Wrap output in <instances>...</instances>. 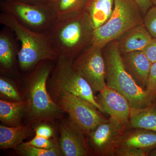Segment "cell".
Returning a JSON list of instances; mask_svg holds the SVG:
<instances>
[{"label": "cell", "instance_id": "6da1fadb", "mask_svg": "<svg viewBox=\"0 0 156 156\" xmlns=\"http://www.w3.org/2000/svg\"><path fill=\"white\" fill-rule=\"evenodd\" d=\"M93 30L83 11L56 18L47 32L58 56L74 60L92 44Z\"/></svg>", "mask_w": 156, "mask_h": 156}, {"label": "cell", "instance_id": "7a4b0ae2", "mask_svg": "<svg viewBox=\"0 0 156 156\" xmlns=\"http://www.w3.org/2000/svg\"><path fill=\"white\" fill-rule=\"evenodd\" d=\"M52 61L41 62L25 80V115L31 123L54 120L62 111L47 90V82L53 70Z\"/></svg>", "mask_w": 156, "mask_h": 156}, {"label": "cell", "instance_id": "3957f363", "mask_svg": "<svg viewBox=\"0 0 156 156\" xmlns=\"http://www.w3.org/2000/svg\"><path fill=\"white\" fill-rule=\"evenodd\" d=\"M0 23L14 32L20 42L17 55L20 67L23 71L31 70L44 60H57L58 55L48 32H37L26 28L10 14L2 12Z\"/></svg>", "mask_w": 156, "mask_h": 156}, {"label": "cell", "instance_id": "277c9868", "mask_svg": "<svg viewBox=\"0 0 156 156\" xmlns=\"http://www.w3.org/2000/svg\"><path fill=\"white\" fill-rule=\"evenodd\" d=\"M103 49L107 86L126 97L132 108H143L153 102L145 89L138 86L125 68L118 40L109 43Z\"/></svg>", "mask_w": 156, "mask_h": 156}, {"label": "cell", "instance_id": "5b68a950", "mask_svg": "<svg viewBox=\"0 0 156 156\" xmlns=\"http://www.w3.org/2000/svg\"><path fill=\"white\" fill-rule=\"evenodd\" d=\"M143 23V14L134 0H115L110 18L93 30L92 44L103 49L110 42L119 40L131 28Z\"/></svg>", "mask_w": 156, "mask_h": 156}, {"label": "cell", "instance_id": "8992f818", "mask_svg": "<svg viewBox=\"0 0 156 156\" xmlns=\"http://www.w3.org/2000/svg\"><path fill=\"white\" fill-rule=\"evenodd\" d=\"M56 61L49 84L52 96L56 98L61 92H69L90 102L99 111L105 112L103 108L95 98L91 86L74 69L73 60L59 56Z\"/></svg>", "mask_w": 156, "mask_h": 156}, {"label": "cell", "instance_id": "52a82bcc", "mask_svg": "<svg viewBox=\"0 0 156 156\" xmlns=\"http://www.w3.org/2000/svg\"><path fill=\"white\" fill-rule=\"evenodd\" d=\"M2 12L12 15L21 24L31 30L45 32L56 19L47 3L32 4L5 1L2 5Z\"/></svg>", "mask_w": 156, "mask_h": 156}, {"label": "cell", "instance_id": "ba28073f", "mask_svg": "<svg viewBox=\"0 0 156 156\" xmlns=\"http://www.w3.org/2000/svg\"><path fill=\"white\" fill-rule=\"evenodd\" d=\"M55 99L62 111L86 135L106 119L92 104L69 92H61Z\"/></svg>", "mask_w": 156, "mask_h": 156}, {"label": "cell", "instance_id": "9c48e42d", "mask_svg": "<svg viewBox=\"0 0 156 156\" xmlns=\"http://www.w3.org/2000/svg\"><path fill=\"white\" fill-rule=\"evenodd\" d=\"M73 65L75 70L91 86L93 92H100L107 87L102 48L90 45L74 59Z\"/></svg>", "mask_w": 156, "mask_h": 156}, {"label": "cell", "instance_id": "30bf717a", "mask_svg": "<svg viewBox=\"0 0 156 156\" xmlns=\"http://www.w3.org/2000/svg\"><path fill=\"white\" fill-rule=\"evenodd\" d=\"M128 127L111 118L106 119L87 135L93 153L98 156H114L115 149Z\"/></svg>", "mask_w": 156, "mask_h": 156}, {"label": "cell", "instance_id": "8fae6325", "mask_svg": "<svg viewBox=\"0 0 156 156\" xmlns=\"http://www.w3.org/2000/svg\"><path fill=\"white\" fill-rule=\"evenodd\" d=\"M60 133L59 150L62 155L87 156L94 154L86 134L70 119L62 122Z\"/></svg>", "mask_w": 156, "mask_h": 156}, {"label": "cell", "instance_id": "7c38bea8", "mask_svg": "<svg viewBox=\"0 0 156 156\" xmlns=\"http://www.w3.org/2000/svg\"><path fill=\"white\" fill-rule=\"evenodd\" d=\"M97 100L105 112L108 114L110 118L122 125L129 127L131 108L124 95L107 86L99 92Z\"/></svg>", "mask_w": 156, "mask_h": 156}, {"label": "cell", "instance_id": "4fadbf2b", "mask_svg": "<svg viewBox=\"0 0 156 156\" xmlns=\"http://www.w3.org/2000/svg\"><path fill=\"white\" fill-rule=\"evenodd\" d=\"M125 68L138 86L145 89L151 66L143 51L121 53Z\"/></svg>", "mask_w": 156, "mask_h": 156}, {"label": "cell", "instance_id": "5bb4252c", "mask_svg": "<svg viewBox=\"0 0 156 156\" xmlns=\"http://www.w3.org/2000/svg\"><path fill=\"white\" fill-rule=\"evenodd\" d=\"M152 38L144 23L136 26L118 40L119 50L121 53L143 51L150 43Z\"/></svg>", "mask_w": 156, "mask_h": 156}, {"label": "cell", "instance_id": "9a60e30c", "mask_svg": "<svg viewBox=\"0 0 156 156\" xmlns=\"http://www.w3.org/2000/svg\"><path fill=\"white\" fill-rule=\"evenodd\" d=\"M132 128L131 131L126 130L120 139L117 147H128L150 152L156 147V131Z\"/></svg>", "mask_w": 156, "mask_h": 156}, {"label": "cell", "instance_id": "2e32d148", "mask_svg": "<svg viewBox=\"0 0 156 156\" xmlns=\"http://www.w3.org/2000/svg\"><path fill=\"white\" fill-rule=\"evenodd\" d=\"M114 2L115 0H87L83 11L88 15L94 30L108 20Z\"/></svg>", "mask_w": 156, "mask_h": 156}, {"label": "cell", "instance_id": "e0dca14e", "mask_svg": "<svg viewBox=\"0 0 156 156\" xmlns=\"http://www.w3.org/2000/svg\"><path fill=\"white\" fill-rule=\"evenodd\" d=\"M30 124L15 127L0 126V147L1 149L15 148L23 143L31 133Z\"/></svg>", "mask_w": 156, "mask_h": 156}, {"label": "cell", "instance_id": "ac0fdd59", "mask_svg": "<svg viewBox=\"0 0 156 156\" xmlns=\"http://www.w3.org/2000/svg\"><path fill=\"white\" fill-rule=\"evenodd\" d=\"M129 127L156 132V103L140 108H131Z\"/></svg>", "mask_w": 156, "mask_h": 156}, {"label": "cell", "instance_id": "d6986e66", "mask_svg": "<svg viewBox=\"0 0 156 156\" xmlns=\"http://www.w3.org/2000/svg\"><path fill=\"white\" fill-rule=\"evenodd\" d=\"M26 104L24 100L7 101L0 100V120L6 125L15 127L21 125V119L25 115Z\"/></svg>", "mask_w": 156, "mask_h": 156}, {"label": "cell", "instance_id": "ffe728a7", "mask_svg": "<svg viewBox=\"0 0 156 156\" xmlns=\"http://www.w3.org/2000/svg\"><path fill=\"white\" fill-rule=\"evenodd\" d=\"M17 52L16 44L9 31L3 29L0 33V65L2 69L11 71L13 68Z\"/></svg>", "mask_w": 156, "mask_h": 156}, {"label": "cell", "instance_id": "44dd1931", "mask_svg": "<svg viewBox=\"0 0 156 156\" xmlns=\"http://www.w3.org/2000/svg\"><path fill=\"white\" fill-rule=\"evenodd\" d=\"M87 2V0H48L47 4L58 18L83 12Z\"/></svg>", "mask_w": 156, "mask_h": 156}, {"label": "cell", "instance_id": "7402d4cb", "mask_svg": "<svg viewBox=\"0 0 156 156\" xmlns=\"http://www.w3.org/2000/svg\"><path fill=\"white\" fill-rule=\"evenodd\" d=\"M20 154L24 156H61L58 147L50 149L40 148L23 143L15 148Z\"/></svg>", "mask_w": 156, "mask_h": 156}, {"label": "cell", "instance_id": "603a6c76", "mask_svg": "<svg viewBox=\"0 0 156 156\" xmlns=\"http://www.w3.org/2000/svg\"><path fill=\"white\" fill-rule=\"evenodd\" d=\"M0 93L1 96L12 101L23 100L16 86L10 79L3 76L0 78Z\"/></svg>", "mask_w": 156, "mask_h": 156}, {"label": "cell", "instance_id": "cb8c5ba5", "mask_svg": "<svg viewBox=\"0 0 156 156\" xmlns=\"http://www.w3.org/2000/svg\"><path fill=\"white\" fill-rule=\"evenodd\" d=\"M144 24L153 38H156V6H153L144 16Z\"/></svg>", "mask_w": 156, "mask_h": 156}, {"label": "cell", "instance_id": "d4e9b609", "mask_svg": "<svg viewBox=\"0 0 156 156\" xmlns=\"http://www.w3.org/2000/svg\"><path fill=\"white\" fill-rule=\"evenodd\" d=\"M145 90L154 101L156 96V61L151 66Z\"/></svg>", "mask_w": 156, "mask_h": 156}, {"label": "cell", "instance_id": "484cf974", "mask_svg": "<svg viewBox=\"0 0 156 156\" xmlns=\"http://www.w3.org/2000/svg\"><path fill=\"white\" fill-rule=\"evenodd\" d=\"M150 151L128 147H118L115 149L114 156H146Z\"/></svg>", "mask_w": 156, "mask_h": 156}, {"label": "cell", "instance_id": "4316f807", "mask_svg": "<svg viewBox=\"0 0 156 156\" xmlns=\"http://www.w3.org/2000/svg\"><path fill=\"white\" fill-rule=\"evenodd\" d=\"M25 143L28 145L45 149L57 147L56 142L54 140L37 136H35L30 141Z\"/></svg>", "mask_w": 156, "mask_h": 156}, {"label": "cell", "instance_id": "83f0119b", "mask_svg": "<svg viewBox=\"0 0 156 156\" xmlns=\"http://www.w3.org/2000/svg\"><path fill=\"white\" fill-rule=\"evenodd\" d=\"M36 136L50 139L54 135V130L51 126L46 124H41L35 128Z\"/></svg>", "mask_w": 156, "mask_h": 156}, {"label": "cell", "instance_id": "f1b7e54d", "mask_svg": "<svg viewBox=\"0 0 156 156\" xmlns=\"http://www.w3.org/2000/svg\"><path fill=\"white\" fill-rule=\"evenodd\" d=\"M151 63L156 61V38H153L151 41L144 50H143Z\"/></svg>", "mask_w": 156, "mask_h": 156}, {"label": "cell", "instance_id": "f546056e", "mask_svg": "<svg viewBox=\"0 0 156 156\" xmlns=\"http://www.w3.org/2000/svg\"><path fill=\"white\" fill-rule=\"evenodd\" d=\"M139 6L144 16L148 11L153 6L150 0H134Z\"/></svg>", "mask_w": 156, "mask_h": 156}, {"label": "cell", "instance_id": "4dcf8cb0", "mask_svg": "<svg viewBox=\"0 0 156 156\" xmlns=\"http://www.w3.org/2000/svg\"><path fill=\"white\" fill-rule=\"evenodd\" d=\"M48 0H6V1L21 2L28 4H37L47 3Z\"/></svg>", "mask_w": 156, "mask_h": 156}, {"label": "cell", "instance_id": "1f68e13d", "mask_svg": "<svg viewBox=\"0 0 156 156\" xmlns=\"http://www.w3.org/2000/svg\"><path fill=\"white\" fill-rule=\"evenodd\" d=\"M148 156H156V147L150 152Z\"/></svg>", "mask_w": 156, "mask_h": 156}, {"label": "cell", "instance_id": "d6a6232c", "mask_svg": "<svg viewBox=\"0 0 156 156\" xmlns=\"http://www.w3.org/2000/svg\"><path fill=\"white\" fill-rule=\"evenodd\" d=\"M153 6H156V0H150Z\"/></svg>", "mask_w": 156, "mask_h": 156}, {"label": "cell", "instance_id": "836d02e7", "mask_svg": "<svg viewBox=\"0 0 156 156\" xmlns=\"http://www.w3.org/2000/svg\"><path fill=\"white\" fill-rule=\"evenodd\" d=\"M155 99H156V96L155 98ZM155 99H154V100H155Z\"/></svg>", "mask_w": 156, "mask_h": 156}]
</instances>
